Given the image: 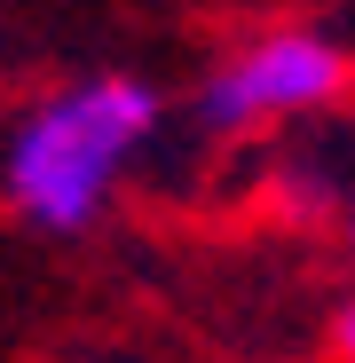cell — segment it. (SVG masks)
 <instances>
[{
    "label": "cell",
    "instance_id": "obj_4",
    "mask_svg": "<svg viewBox=\"0 0 355 363\" xmlns=\"http://www.w3.org/2000/svg\"><path fill=\"white\" fill-rule=\"evenodd\" d=\"M339 237H347V261H355V190L339 198Z\"/></svg>",
    "mask_w": 355,
    "mask_h": 363
},
{
    "label": "cell",
    "instance_id": "obj_3",
    "mask_svg": "<svg viewBox=\"0 0 355 363\" xmlns=\"http://www.w3.org/2000/svg\"><path fill=\"white\" fill-rule=\"evenodd\" d=\"M332 355H339V363H355V292L339 300V316H332Z\"/></svg>",
    "mask_w": 355,
    "mask_h": 363
},
{
    "label": "cell",
    "instance_id": "obj_1",
    "mask_svg": "<svg viewBox=\"0 0 355 363\" xmlns=\"http://www.w3.org/2000/svg\"><path fill=\"white\" fill-rule=\"evenodd\" d=\"M158 127H166V95L150 79L135 72L64 79L16 118L9 150H0V198L40 237H87L118 206V182L158 143Z\"/></svg>",
    "mask_w": 355,
    "mask_h": 363
},
{
    "label": "cell",
    "instance_id": "obj_2",
    "mask_svg": "<svg viewBox=\"0 0 355 363\" xmlns=\"http://www.w3.org/2000/svg\"><path fill=\"white\" fill-rule=\"evenodd\" d=\"M355 103V48L316 24H261L229 40L198 79V127L221 143H253L269 127L332 118Z\"/></svg>",
    "mask_w": 355,
    "mask_h": 363
}]
</instances>
